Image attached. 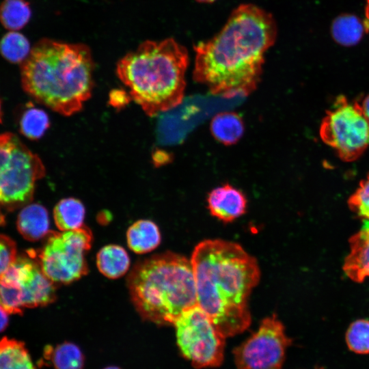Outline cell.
Listing matches in <instances>:
<instances>
[{"instance_id":"1","label":"cell","mask_w":369,"mask_h":369,"mask_svg":"<svg viewBox=\"0 0 369 369\" xmlns=\"http://www.w3.org/2000/svg\"><path fill=\"white\" fill-rule=\"evenodd\" d=\"M277 32L270 13L253 4L238 6L218 33L195 46L193 79L215 95H249L260 83Z\"/></svg>"},{"instance_id":"2","label":"cell","mask_w":369,"mask_h":369,"mask_svg":"<svg viewBox=\"0 0 369 369\" xmlns=\"http://www.w3.org/2000/svg\"><path fill=\"white\" fill-rule=\"evenodd\" d=\"M197 305L226 338L248 328V297L260 279L256 260L238 244L219 239L198 243L191 258Z\"/></svg>"},{"instance_id":"3","label":"cell","mask_w":369,"mask_h":369,"mask_svg":"<svg viewBox=\"0 0 369 369\" xmlns=\"http://www.w3.org/2000/svg\"><path fill=\"white\" fill-rule=\"evenodd\" d=\"M94 70L87 45L44 38L22 63V87L36 101L69 116L79 111L90 98Z\"/></svg>"},{"instance_id":"4","label":"cell","mask_w":369,"mask_h":369,"mask_svg":"<svg viewBox=\"0 0 369 369\" xmlns=\"http://www.w3.org/2000/svg\"><path fill=\"white\" fill-rule=\"evenodd\" d=\"M188 64L187 49L174 39L146 40L119 60L116 72L131 98L153 117L182 102Z\"/></svg>"},{"instance_id":"5","label":"cell","mask_w":369,"mask_h":369,"mask_svg":"<svg viewBox=\"0 0 369 369\" xmlns=\"http://www.w3.org/2000/svg\"><path fill=\"white\" fill-rule=\"evenodd\" d=\"M132 301L144 319L173 325L187 310L197 305L191 260L172 252L137 263L128 276Z\"/></svg>"},{"instance_id":"6","label":"cell","mask_w":369,"mask_h":369,"mask_svg":"<svg viewBox=\"0 0 369 369\" xmlns=\"http://www.w3.org/2000/svg\"><path fill=\"white\" fill-rule=\"evenodd\" d=\"M45 174L40 158L15 134H0V208L12 211L28 204Z\"/></svg>"},{"instance_id":"7","label":"cell","mask_w":369,"mask_h":369,"mask_svg":"<svg viewBox=\"0 0 369 369\" xmlns=\"http://www.w3.org/2000/svg\"><path fill=\"white\" fill-rule=\"evenodd\" d=\"M54 284L27 251L17 256L0 278V305L9 314H21L25 308L47 305L56 297Z\"/></svg>"},{"instance_id":"8","label":"cell","mask_w":369,"mask_h":369,"mask_svg":"<svg viewBox=\"0 0 369 369\" xmlns=\"http://www.w3.org/2000/svg\"><path fill=\"white\" fill-rule=\"evenodd\" d=\"M92 242V232L85 226L73 230L50 231L41 249L29 251L53 283L69 284L87 273L85 254Z\"/></svg>"},{"instance_id":"9","label":"cell","mask_w":369,"mask_h":369,"mask_svg":"<svg viewBox=\"0 0 369 369\" xmlns=\"http://www.w3.org/2000/svg\"><path fill=\"white\" fill-rule=\"evenodd\" d=\"M319 133L323 141L345 162L355 161L369 146V122L359 102H351L342 95L326 111Z\"/></svg>"},{"instance_id":"10","label":"cell","mask_w":369,"mask_h":369,"mask_svg":"<svg viewBox=\"0 0 369 369\" xmlns=\"http://www.w3.org/2000/svg\"><path fill=\"white\" fill-rule=\"evenodd\" d=\"M173 325L181 354L195 368L221 364L226 338L197 305L185 310Z\"/></svg>"},{"instance_id":"11","label":"cell","mask_w":369,"mask_h":369,"mask_svg":"<svg viewBox=\"0 0 369 369\" xmlns=\"http://www.w3.org/2000/svg\"><path fill=\"white\" fill-rule=\"evenodd\" d=\"M291 340L275 315L262 320L258 330L233 351L236 369H281Z\"/></svg>"},{"instance_id":"12","label":"cell","mask_w":369,"mask_h":369,"mask_svg":"<svg viewBox=\"0 0 369 369\" xmlns=\"http://www.w3.org/2000/svg\"><path fill=\"white\" fill-rule=\"evenodd\" d=\"M210 214L224 222H231L245 213L247 199L242 191L229 184L217 187L208 194Z\"/></svg>"},{"instance_id":"13","label":"cell","mask_w":369,"mask_h":369,"mask_svg":"<svg viewBox=\"0 0 369 369\" xmlns=\"http://www.w3.org/2000/svg\"><path fill=\"white\" fill-rule=\"evenodd\" d=\"M349 243L343 271L351 280L361 283L369 277V221L364 220L362 228L350 238Z\"/></svg>"},{"instance_id":"14","label":"cell","mask_w":369,"mask_h":369,"mask_svg":"<svg viewBox=\"0 0 369 369\" xmlns=\"http://www.w3.org/2000/svg\"><path fill=\"white\" fill-rule=\"evenodd\" d=\"M16 226L22 236L29 241H37L49 233L47 210L40 204H28L20 211Z\"/></svg>"},{"instance_id":"15","label":"cell","mask_w":369,"mask_h":369,"mask_svg":"<svg viewBox=\"0 0 369 369\" xmlns=\"http://www.w3.org/2000/svg\"><path fill=\"white\" fill-rule=\"evenodd\" d=\"M126 239L131 250L137 254H146L159 246L161 233L153 221L141 219L129 227Z\"/></svg>"},{"instance_id":"16","label":"cell","mask_w":369,"mask_h":369,"mask_svg":"<svg viewBox=\"0 0 369 369\" xmlns=\"http://www.w3.org/2000/svg\"><path fill=\"white\" fill-rule=\"evenodd\" d=\"M100 272L108 278L116 279L124 275L130 266L126 251L120 245H109L100 249L96 256Z\"/></svg>"},{"instance_id":"17","label":"cell","mask_w":369,"mask_h":369,"mask_svg":"<svg viewBox=\"0 0 369 369\" xmlns=\"http://www.w3.org/2000/svg\"><path fill=\"white\" fill-rule=\"evenodd\" d=\"M244 130L242 118L234 112L217 114L210 122V131L213 137L226 146L237 143L242 137Z\"/></svg>"},{"instance_id":"18","label":"cell","mask_w":369,"mask_h":369,"mask_svg":"<svg viewBox=\"0 0 369 369\" xmlns=\"http://www.w3.org/2000/svg\"><path fill=\"white\" fill-rule=\"evenodd\" d=\"M0 369H36L23 342L7 337L0 340Z\"/></svg>"},{"instance_id":"19","label":"cell","mask_w":369,"mask_h":369,"mask_svg":"<svg viewBox=\"0 0 369 369\" xmlns=\"http://www.w3.org/2000/svg\"><path fill=\"white\" fill-rule=\"evenodd\" d=\"M85 215L83 203L73 197L64 198L55 206L54 221L61 231L73 230L82 227Z\"/></svg>"},{"instance_id":"20","label":"cell","mask_w":369,"mask_h":369,"mask_svg":"<svg viewBox=\"0 0 369 369\" xmlns=\"http://www.w3.org/2000/svg\"><path fill=\"white\" fill-rule=\"evenodd\" d=\"M45 357L51 361L55 369H83L84 355L78 346L64 342L55 348H46Z\"/></svg>"},{"instance_id":"21","label":"cell","mask_w":369,"mask_h":369,"mask_svg":"<svg viewBox=\"0 0 369 369\" xmlns=\"http://www.w3.org/2000/svg\"><path fill=\"white\" fill-rule=\"evenodd\" d=\"M364 25L355 16L344 14L337 17L331 25L333 39L344 46L356 44L364 33Z\"/></svg>"},{"instance_id":"22","label":"cell","mask_w":369,"mask_h":369,"mask_svg":"<svg viewBox=\"0 0 369 369\" xmlns=\"http://www.w3.org/2000/svg\"><path fill=\"white\" fill-rule=\"evenodd\" d=\"M31 16L30 7L25 0H4L0 5V21L11 31L22 29Z\"/></svg>"},{"instance_id":"23","label":"cell","mask_w":369,"mask_h":369,"mask_svg":"<svg viewBox=\"0 0 369 369\" xmlns=\"http://www.w3.org/2000/svg\"><path fill=\"white\" fill-rule=\"evenodd\" d=\"M50 126L47 113L42 109L30 105L23 113L19 120V131L27 138H41Z\"/></svg>"},{"instance_id":"24","label":"cell","mask_w":369,"mask_h":369,"mask_svg":"<svg viewBox=\"0 0 369 369\" xmlns=\"http://www.w3.org/2000/svg\"><path fill=\"white\" fill-rule=\"evenodd\" d=\"M30 44L23 34L16 31L6 33L0 41V52L12 63H23L31 52Z\"/></svg>"},{"instance_id":"25","label":"cell","mask_w":369,"mask_h":369,"mask_svg":"<svg viewBox=\"0 0 369 369\" xmlns=\"http://www.w3.org/2000/svg\"><path fill=\"white\" fill-rule=\"evenodd\" d=\"M346 342L351 351L369 353V320L359 319L352 323L346 333Z\"/></svg>"},{"instance_id":"26","label":"cell","mask_w":369,"mask_h":369,"mask_svg":"<svg viewBox=\"0 0 369 369\" xmlns=\"http://www.w3.org/2000/svg\"><path fill=\"white\" fill-rule=\"evenodd\" d=\"M348 205L359 217L369 221V174L348 198Z\"/></svg>"},{"instance_id":"27","label":"cell","mask_w":369,"mask_h":369,"mask_svg":"<svg viewBox=\"0 0 369 369\" xmlns=\"http://www.w3.org/2000/svg\"><path fill=\"white\" fill-rule=\"evenodd\" d=\"M15 242L9 236L0 234V278L17 256Z\"/></svg>"},{"instance_id":"28","label":"cell","mask_w":369,"mask_h":369,"mask_svg":"<svg viewBox=\"0 0 369 369\" xmlns=\"http://www.w3.org/2000/svg\"><path fill=\"white\" fill-rule=\"evenodd\" d=\"M130 94L122 90H113L109 94L110 105L116 108L121 109L125 107L130 101Z\"/></svg>"},{"instance_id":"29","label":"cell","mask_w":369,"mask_h":369,"mask_svg":"<svg viewBox=\"0 0 369 369\" xmlns=\"http://www.w3.org/2000/svg\"><path fill=\"white\" fill-rule=\"evenodd\" d=\"M152 156L153 163L156 166H159L165 163L168 158L166 153L160 150H155L153 152Z\"/></svg>"},{"instance_id":"30","label":"cell","mask_w":369,"mask_h":369,"mask_svg":"<svg viewBox=\"0 0 369 369\" xmlns=\"http://www.w3.org/2000/svg\"><path fill=\"white\" fill-rule=\"evenodd\" d=\"M8 314L0 305V333L3 331L8 325Z\"/></svg>"},{"instance_id":"31","label":"cell","mask_w":369,"mask_h":369,"mask_svg":"<svg viewBox=\"0 0 369 369\" xmlns=\"http://www.w3.org/2000/svg\"><path fill=\"white\" fill-rule=\"evenodd\" d=\"M359 104L364 116L369 122V94L364 98L361 104Z\"/></svg>"},{"instance_id":"32","label":"cell","mask_w":369,"mask_h":369,"mask_svg":"<svg viewBox=\"0 0 369 369\" xmlns=\"http://www.w3.org/2000/svg\"><path fill=\"white\" fill-rule=\"evenodd\" d=\"M366 18L364 23V29L369 32V2H367L365 11Z\"/></svg>"},{"instance_id":"33","label":"cell","mask_w":369,"mask_h":369,"mask_svg":"<svg viewBox=\"0 0 369 369\" xmlns=\"http://www.w3.org/2000/svg\"><path fill=\"white\" fill-rule=\"evenodd\" d=\"M196 1L201 3H212L215 1V0H196Z\"/></svg>"},{"instance_id":"34","label":"cell","mask_w":369,"mask_h":369,"mask_svg":"<svg viewBox=\"0 0 369 369\" xmlns=\"http://www.w3.org/2000/svg\"><path fill=\"white\" fill-rule=\"evenodd\" d=\"M103 369H121V368L117 366H108Z\"/></svg>"},{"instance_id":"35","label":"cell","mask_w":369,"mask_h":369,"mask_svg":"<svg viewBox=\"0 0 369 369\" xmlns=\"http://www.w3.org/2000/svg\"><path fill=\"white\" fill-rule=\"evenodd\" d=\"M1 116H2V113H1V101H0V122H1V120H2Z\"/></svg>"},{"instance_id":"36","label":"cell","mask_w":369,"mask_h":369,"mask_svg":"<svg viewBox=\"0 0 369 369\" xmlns=\"http://www.w3.org/2000/svg\"><path fill=\"white\" fill-rule=\"evenodd\" d=\"M316 369H323V368H316Z\"/></svg>"},{"instance_id":"37","label":"cell","mask_w":369,"mask_h":369,"mask_svg":"<svg viewBox=\"0 0 369 369\" xmlns=\"http://www.w3.org/2000/svg\"><path fill=\"white\" fill-rule=\"evenodd\" d=\"M367 2H369V0H366Z\"/></svg>"}]
</instances>
